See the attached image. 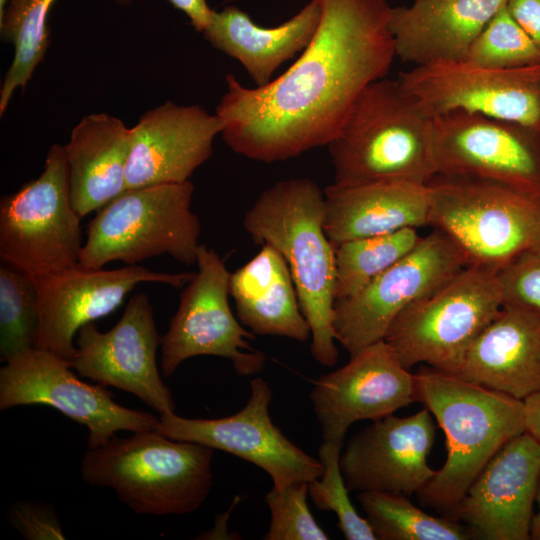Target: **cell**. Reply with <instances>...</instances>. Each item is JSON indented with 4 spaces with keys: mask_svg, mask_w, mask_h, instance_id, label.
<instances>
[{
    "mask_svg": "<svg viewBox=\"0 0 540 540\" xmlns=\"http://www.w3.org/2000/svg\"><path fill=\"white\" fill-rule=\"evenodd\" d=\"M317 1V31L283 74L255 88L225 76L215 114L235 153L271 163L328 145L361 92L388 74L396 55L387 0Z\"/></svg>",
    "mask_w": 540,
    "mask_h": 540,
    "instance_id": "obj_1",
    "label": "cell"
},
{
    "mask_svg": "<svg viewBox=\"0 0 540 540\" xmlns=\"http://www.w3.org/2000/svg\"><path fill=\"white\" fill-rule=\"evenodd\" d=\"M324 190L309 178L276 182L244 215L243 226L256 244L274 247L285 259L301 311L311 328V353L333 366L338 348L333 330L335 247L324 222Z\"/></svg>",
    "mask_w": 540,
    "mask_h": 540,
    "instance_id": "obj_2",
    "label": "cell"
},
{
    "mask_svg": "<svg viewBox=\"0 0 540 540\" xmlns=\"http://www.w3.org/2000/svg\"><path fill=\"white\" fill-rule=\"evenodd\" d=\"M434 116L399 80L370 83L330 141L334 183L427 185L436 175Z\"/></svg>",
    "mask_w": 540,
    "mask_h": 540,
    "instance_id": "obj_3",
    "label": "cell"
},
{
    "mask_svg": "<svg viewBox=\"0 0 540 540\" xmlns=\"http://www.w3.org/2000/svg\"><path fill=\"white\" fill-rule=\"evenodd\" d=\"M414 381L416 401L443 430L447 449L444 465L417 495L449 514L495 452L526 432L524 402L430 366Z\"/></svg>",
    "mask_w": 540,
    "mask_h": 540,
    "instance_id": "obj_4",
    "label": "cell"
},
{
    "mask_svg": "<svg viewBox=\"0 0 540 540\" xmlns=\"http://www.w3.org/2000/svg\"><path fill=\"white\" fill-rule=\"evenodd\" d=\"M213 451L155 430L115 435L103 446L88 449L81 475L91 485L111 488L137 514H188L211 492Z\"/></svg>",
    "mask_w": 540,
    "mask_h": 540,
    "instance_id": "obj_5",
    "label": "cell"
},
{
    "mask_svg": "<svg viewBox=\"0 0 540 540\" xmlns=\"http://www.w3.org/2000/svg\"><path fill=\"white\" fill-rule=\"evenodd\" d=\"M428 186V225L443 232L468 265L499 272L523 253L540 250V198L439 174Z\"/></svg>",
    "mask_w": 540,
    "mask_h": 540,
    "instance_id": "obj_6",
    "label": "cell"
},
{
    "mask_svg": "<svg viewBox=\"0 0 540 540\" xmlns=\"http://www.w3.org/2000/svg\"><path fill=\"white\" fill-rule=\"evenodd\" d=\"M193 192L190 180L124 191L96 211L79 263L99 269L112 261L136 265L168 254L196 264L201 223L191 210Z\"/></svg>",
    "mask_w": 540,
    "mask_h": 540,
    "instance_id": "obj_7",
    "label": "cell"
},
{
    "mask_svg": "<svg viewBox=\"0 0 540 540\" xmlns=\"http://www.w3.org/2000/svg\"><path fill=\"white\" fill-rule=\"evenodd\" d=\"M502 307L498 272L468 265L402 310L383 340L408 370L425 363L457 375L468 348Z\"/></svg>",
    "mask_w": 540,
    "mask_h": 540,
    "instance_id": "obj_8",
    "label": "cell"
},
{
    "mask_svg": "<svg viewBox=\"0 0 540 540\" xmlns=\"http://www.w3.org/2000/svg\"><path fill=\"white\" fill-rule=\"evenodd\" d=\"M81 217L70 194L64 147L53 144L37 179L0 200V257L35 277L79 263Z\"/></svg>",
    "mask_w": 540,
    "mask_h": 540,
    "instance_id": "obj_9",
    "label": "cell"
},
{
    "mask_svg": "<svg viewBox=\"0 0 540 540\" xmlns=\"http://www.w3.org/2000/svg\"><path fill=\"white\" fill-rule=\"evenodd\" d=\"M197 272L186 284L180 303L162 336L161 370L165 377L194 356L212 355L231 361L239 376L259 373L266 355L251 346L255 334L238 322L229 306L231 273L214 249L200 244Z\"/></svg>",
    "mask_w": 540,
    "mask_h": 540,
    "instance_id": "obj_10",
    "label": "cell"
},
{
    "mask_svg": "<svg viewBox=\"0 0 540 540\" xmlns=\"http://www.w3.org/2000/svg\"><path fill=\"white\" fill-rule=\"evenodd\" d=\"M70 364L54 353L32 348L0 369V409L49 405L88 428V449L103 446L121 430H155L159 418L114 401L104 385L83 382Z\"/></svg>",
    "mask_w": 540,
    "mask_h": 540,
    "instance_id": "obj_11",
    "label": "cell"
},
{
    "mask_svg": "<svg viewBox=\"0 0 540 540\" xmlns=\"http://www.w3.org/2000/svg\"><path fill=\"white\" fill-rule=\"evenodd\" d=\"M437 174L496 183L540 198V131L455 110L434 118Z\"/></svg>",
    "mask_w": 540,
    "mask_h": 540,
    "instance_id": "obj_12",
    "label": "cell"
},
{
    "mask_svg": "<svg viewBox=\"0 0 540 540\" xmlns=\"http://www.w3.org/2000/svg\"><path fill=\"white\" fill-rule=\"evenodd\" d=\"M466 266L464 255L443 232L436 229L422 237L413 250L357 295L335 301L332 324L336 341L352 356L383 340L402 310Z\"/></svg>",
    "mask_w": 540,
    "mask_h": 540,
    "instance_id": "obj_13",
    "label": "cell"
},
{
    "mask_svg": "<svg viewBox=\"0 0 540 540\" xmlns=\"http://www.w3.org/2000/svg\"><path fill=\"white\" fill-rule=\"evenodd\" d=\"M271 400L268 382L256 377L250 381L249 399L239 412L214 419L185 418L166 412L160 414L155 431L246 460L265 471L277 488L319 478L323 472L321 461L296 446L273 423Z\"/></svg>",
    "mask_w": 540,
    "mask_h": 540,
    "instance_id": "obj_14",
    "label": "cell"
},
{
    "mask_svg": "<svg viewBox=\"0 0 540 540\" xmlns=\"http://www.w3.org/2000/svg\"><path fill=\"white\" fill-rule=\"evenodd\" d=\"M193 276L194 273L154 272L139 265L104 270L80 263L35 276L39 303L35 348L50 351L70 364L79 329L115 311L137 284L159 282L178 288Z\"/></svg>",
    "mask_w": 540,
    "mask_h": 540,
    "instance_id": "obj_15",
    "label": "cell"
},
{
    "mask_svg": "<svg viewBox=\"0 0 540 540\" xmlns=\"http://www.w3.org/2000/svg\"><path fill=\"white\" fill-rule=\"evenodd\" d=\"M398 80L434 117L462 110L540 131V64L499 69L443 62L413 66Z\"/></svg>",
    "mask_w": 540,
    "mask_h": 540,
    "instance_id": "obj_16",
    "label": "cell"
},
{
    "mask_svg": "<svg viewBox=\"0 0 540 540\" xmlns=\"http://www.w3.org/2000/svg\"><path fill=\"white\" fill-rule=\"evenodd\" d=\"M161 342L149 298L137 293L109 331L100 332L94 322L79 329L70 367L101 385L134 394L159 414L174 412L172 393L157 367Z\"/></svg>",
    "mask_w": 540,
    "mask_h": 540,
    "instance_id": "obj_17",
    "label": "cell"
},
{
    "mask_svg": "<svg viewBox=\"0 0 540 540\" xmlns=\"http://www.w3.org/2000/svg\"><path fill=\"white\" fill-rule=\"evenodd\" d=\"M310 399L323 440L343 442L356 421H375L416 402L414 374L380 340L316 380Z\"/></svg>",
    "mask_w": 540,
    "mask_h": 540,
    "instance_id": "obj_18",
    "label": "cell"
},
{
    "mask_svg": "<svg viewBox=\"0 0 540 540\" xmlns=\"http://www.w3.org/2000/svg\"><path fill=\"white\" fill-rule=\"evenodd\" d=\"M539 473L540 442L526 431L495 452L448 515L473 537L529 540Z\"/></svg>",
    "mask_w": 540,
    "mask_h": 540,
    "instance_id": "obj_19",
    "label": "cell"
},
{
    "mask_svg": "<svg viewBox=\"0 0 540 540\" xmlns=\"http://www.w3.org/2000/svg\"><path fill=\"white\" fill-rule=\"evenodd\" d=\"M435 435V420L426 407L410 416L391 414L373 421L341 453L348 490L417 494L436 473L428 463Z\"/></svg>",
    "mask_w": 540,
    "mask_h": 540,
    "instance_id": "obj_20",
    "label": "cell"
},
{
    "mask_svg": "<svg viewBox=\"0 0 540 540\" xmlns=\"http://www.w3.org/2000/svg\"><path fill=\"white\" fill-rule=\"evenodd\" d=\"M221 131L218 116L197 105L167 101L148 110L131 128L126 190L188 181Z\"/></svg>",
    "mask_w": 540,
    "mask_h": 540,
    "instance_id": "obj_21",
    "label": "cell"
},
{
    "mask_svg": "<svg viewBox=\"0 0 540 540\" xmlns=\"http://www.w3.org/2000/svg\"><path fill=\"white\" fill-rule=\"evenodd\" d=\"M506 0H414L392 7L395 55L423 66L466 60L470 46Z\"/></svg>",
    "mask_w": 540,
    "mask_h": 540,
    "instance_id": "obj_22",
    "label": "cell"
},
{
    "mask_svg": "<svg viewBox=\"0 0 540 540\" xmlns=\"http://www.w3.org/2000/svg\"><path fill=\"white\" fill-rule=\"evenodd\" d=\"M458 376L524 401L540 390V319L503 305L462 360Z\"/></svg>",
    "mask_w": 540,
    "mask_h": 540,
    "instance_id": "obj_23",
    "label": "cell"
},
{
    "mask_svg": "<svg viewBox=\"0 0 540 540\" xmlns=\"http://www.w3.org/2000/svg\"><path fill=\"white\" fill-rule=\"evenodd\" d=\"M324 228L334 246L353 239L428 225L430 188L405 181L324 189Z\"/></svg>",
    "mask_w": 540,
    "mask_h": 540,
    "instance_id": "obj_24",
    "label": "cell"
},
{
    "mask_svg": "<svg viewBox=\"0 0 540 540\" xmlns=\"http://www.w3.org/2000/svg\"><path fill=\"white\" fill-rule=\"evenodd\" d=\"M131 128L107 113L84 116L63 146L72 204L81 218L126 191Z\"/></svg>",
    "mask_w": 540,
    "mask_h": 540,
    "instance_id": "obj_25",
    "label": "cell"
},
{
    "mask_svg": "<svg viewBox=\"0 0 540 540\" xmlns=\"http://www.w3.org/2000/svg\"><path fill=\"white\" fill-rule=\"evenodd\" d=\"M321 19V6L311 0L295 16L276 27L257 25L236 6L213 11L202 32L215 48L236 59L257 87L267 85L284 62L303 52L312 41Z\"/></svg>",
    "mask_w": 540,
    "mask_h": 540,
    "instance_id": "obj_26",
    "label": "cell"
},
{
    "mask_svg": "<svg viewBox=\"0 0 540 540\" xmlns=\"http://www.w3.org/2000/svg\"><path fill=\"white\" fill-rule=\"evenodd\" d=\"M229 293L239 321L255 335L299 342L311 337L289 267L271 245L263 244L250 261L231 273Z\"/></svg>",
    "mask_w": 540,
    "mask_h": 540,
    "instance_id": "obj_27",
    "label": "cell"
},
{
    "mask_svg": "<svg viewBox=\"0 0 540 540\" xmlns=\"http://www.w3.org/2000/svg\"><path fill=\"white\" fill-rule=\"evenodd\" d=\"M55 0H9L0 17L2 39L14 46V57L0 90V115L14 91L25 89L49 45L48 13ZM120 4L130 0H116Z\"/></svg>",
    "mask_w": 540,
    "mask_h": 540,
    "instance_id": "obj_28",
    "label": "cell"
},
{
    "mask_svg": "<svg viewBox=\"0 0 540 540\" xmlns=\"http://www.w3.org/2000/svg\"><path fill=\"white\" fill-rule=\"evenodd\" d=\"M359 503L377 539L468 540L470 530L451 517H436L414 505L408 496L382 491H363Z\"/></svg>",
    "mask_w": 540,
    "mask_h": 540,
    "instance_id": "obj_29",
    "label": "cell"
},
{
    "mask_svg": "<svg viewBox=\"0 0 540 540\" xmlns=\"http://www.w3.org/2000/svg\"><path fill=\"white\" fill-rule=\"evenodd\" d=\"M417 228L353 239L335 247V301L351 298L406 256L421 240Z\"/></svg>",
    "mask_w": 540,
    "mask_h": 540,
    "instance_id": "obj_30",
    "label": "cell"
},
{
    "mask_svg": "<svg viewBox=\"0 0 540 540\" xmlns=\"http://www.w3.org/2000/svg\"><path fill=\"white\" fill-rule=\"evenodd\" d=\"M39 323L33 277L4 263L0 267V359L4 363L35 348Z\"/></svg>",
    "mask_w": 540,
    "mask_h": 540,
    "instance_id": "obj_31",
    "label": "cell"
},
{
    "mask_svg": "<svg viewBox=\"0 0 540 540\" xmlns=\"http://www.w3.org/2000/svg\"><path fill=\"white\" fill-rule=\"evenodd\" d=\"M342 449L343 442L323 440L318 450L323 472L308 483L309 496L317 509L336 514L345 539L376 540L369 521L359 515L349 498L350 491L340 467Z\"/></svg>",
    "mask_w": 540,
    "mask_h": 540,
    "instance_id": "obj_32",
    "label": "cell"
},
{
    "mask_svg": "<svg viewBox=\"0 0 540 540\" xmlns=\"http://www.w3.org/2000/svg\"><path fill=\"white\" fill-rule=\"evenodd\" d=\"M466 61L491 68H519L540 64V49L513 19L505 3L476 37Z\"/></svg>",
    "mask_w": 540,
    "mask_h": 540,
    "instance_id": "obj_33",
    "label": "cell"
},
{
    "mask_svg": "<svg viewBox=\"0 0 540 540\" xmlns=\"http://www.w3.org/2000/svg\"><path fill=\"white\" fill-rule=\"evenodd\" d=\"M308 483L296 482L274 487L266 494L270 524L266 540H327L328 536L314 519L307 503Z\"/></svg>",
    "mask_w": 540,
    "mask_h": 540,
    "instance_id": "obj_34",
    "label": "cell"
},
{
    "mask_svg": "<svg viewBox=\"0 0 540 540\" xmlns=\"http://www.w3.org/2000/svg\"><path fill=\"white\" fill-rule=\"evenodd\" d=\"M503 305L540 319V250L518 256L498 272Z\"/></svg>",
    "mask_w": 540,
    "mask_h": 540,
    "instance_id": "obj_35",
    "label": "cell"
},
{
    "mask_svg": "<svg viewBox=\"0 0 540 540\" xmlns=\"http://www.w3.org/2000/svg\"><path fill=\"white\" fill-rule=\"evenodd\" d=\"M8 520L27 540L65 539L60 520L50 504L24 500L11 505Z\"/></svg>",
    "mask_w": 540,
    "mask_h": 540,
    "instance_id": "obj_36",
    "label": "cell"
},
{
    "mask_svg": "<svg viewBox=\"0 0 540 540\" xmlns=\"http://www.w3.org/2000/svg\"><path fill=\"white\" fill-rule=\"evenodd\" d=\"M506 7L540 49V0H506Z\"/></svg>",
    "mask_w": 540,
    "mask_h": 540,
    "instance_id": "obj_37",
    "label": "cell"
},
{
    "mask_svg": "<svg viewBox=\"0 0 540 540\" xmlns=\"http://www.w3.org/2000/svg\"><path fill=\"white\" fill-rule=\"evenodd\" d=\"M170 3L189 18L191 25L203 32L211 23L213 11L206 0H169Z\"/></svg>",
    "mask_w": 540,
    "mask_h": 540,
    "instance_id": "obj_38",
    "label": "cell"
},
{
    "mask_svg": "<svg viewBox=\"0 0 540 540\" xmlns=\"http://www.w3.org/2000/svg\"><path fill=\"white\" fill-rule=\"evenodd\" d=\"M523 402L526 431L540 442V390Z\"/></svg>",
    "mask_w": 540,
    "mask_h": 540,
    "instance_id": "obj_39",
    "label": "cell"
},
{
    "mask_svg": "<svg viewBox=\"0 0 540 540\" xmlns=\"http://www.w3.org/2000/svg\"><path fill=\"white\" fill-rule=\"evenodd\" d=\"M535 502L538 505V511L537 513H534V516H533L531 531H530V539L540 540V473H539L538 482H537Z\"/></svg>",
    "mask_w": 540,
    "mask_h": 540,
    "instance_id": "obj_40",
    "label": "cell"
},
{
    "mask_svg": "<svg viewBox=\"0 0 540 540\" xmlns=\"http://www.w3.org/2000/svg\"><path fill=\"white\" fill-rule=\"evenodd\" d=\"M9 0H0V17L3 15Z\"/></svg>",
    "mask_w": 540,
    "mask_h": 540,
    "instance_id": "obj_41",
    "label": "cell"
}]
</instances>
